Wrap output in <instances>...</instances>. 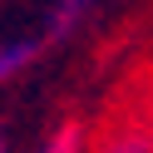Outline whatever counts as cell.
<instances>
[{
	"label": "cell",
	"mask_w": 153,
	"mask_h": 153,
	"mask_svg": "<svg viewBox=\"0 0 153 153\" xmlns=\"http://www.w3.org/2000/svg\"><path fill=\"white\" fill-rule=\"evenodd\" d=\"M35 45L30 40H15V45H0V79H10V74H20L25 64H30Z\"/></svg>",
	"instance_id": "obj_1"
},
{
	"label": "cell",
	"mask_w": 153,
	"mask_h": 153,
	"mask_svg": "<svg viewBox=\"0 0 153 153\" xmlns=\"http://www.w3.org/2000/svg\"><path fill=\"white\" fill-rule=\"evenodd\" d=\"M40 153H79V128H59Z\"/></svg>",
	"instance_id": "obj_2"
},
{
	"label": "cell",
	"mask_w": 153,
	"mask_h": 153,
	"mask_svg": "<svg viewBox=\"0 0 153 153\" xmlns=\"http://www.w3.org/2000/svg\"><path fill=\"white\" fill-rule=\"evenodd\" d=\"M104 153H148V138H143V133H123V138H114Z\"/></svg>",
	"instance_id": "obj_3"
},
{
	"label": "cell",
	"mask_w": 153,
	"mask_h": 153,
	"mask_svg": "<svg viewBox=\"0 0 153 153\" xmlns=\"http://www.w3.org/2000/svg\"><path fill=\"white\" fill-rule=\"evenodd\" d=\"M84 5H89V0H59V10H54V20H59V30L79 20V15H84Z\"/></svg>",
	"instance_id": "obj_4"
},
{
	"label": "cell",
	"mask_w": 153,
	"mask_h": 153,
	"mask_svg": "<svg viewBox=\"0 0 153 153\" xmlns=\"http://www.w3.org/2000/svg\"><path fill=\"white\" fill-rule=\"evenodd\" d=\"M0 153H5V133H0Z\"/></svg>",
	"instance_id": "obj_5"
}]
</instances>
